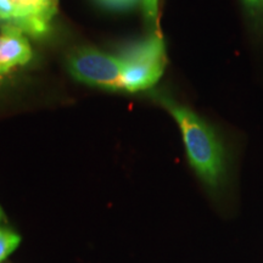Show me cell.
<instances>
[{"label": "cell", "instance_id": "6da1fadb", "mask_svg": "<svg viewBox=\"0 0 263 263\" xmlns=\"http://www.w3.org/2000/svg\"><path fill=\"white\" fill-rule=\"evenodd\" d=\"M160 103L178 123L189 162L197 176L210 188H218L224 180L227 168L221 138L199 115L172 98L160 95Z\"/></svg>", "mask_w": 263, "mask_h": 263}, {"label": "cell", "instance_id": "7a4b0ae2", "mask_svg": "<svg viewBox=\"0 0 263 263\" xmlns=\"http://www.w3.org/2000/svg\"><path fill=\"white\" fill-rule=\"evenodd\" d=\"M123 90L140 91L154 87L162 77L167 64L166 47L159 29L143 41L120 52Z\"/></svg>", "mask_w": 263, "mask_h": 263}, {"label": "cell", "instance_id": "3957f363", "mask_svg": "<svg viewBox=\"0 0 263 263\" xmlns=\"http://www.w3.org/2000/svg\"><path fill=\"white\" fill-rule=\"evenodd\" d=\"M68 70L77 81L108 90H123L122 65L117 57L81 48L68 57Z\"/></svg>", "mask_w": 263, "mask_h": 263}, {"label": "cell", "instance_id": "277c9868", "mask_svg": "<svg viewBox=\"0 0 263 263\" xmlns=\"http://www.w3.org/2000/svg\"><path fill=\"white\" fill-rule=\"evenodd\" d=\"M15 8V18L11 22L32 37H42L49 31L51 18L57 15L48 0H11Z\"/></svg>", "mask_w": 263, "mask_h": 263}, {"label": "cell", "instance_id": "5b68a950", "mask_svg": "<svg viewBox=\"0 0 263 263\" xmlns=\"http://www.w3.org/2000/svg\"><path fill=\"white\" fill-rule=\"evenodd\" d=\"M0 31V74L5 76L16 66L28 64L33 51L24 32L17 26L5 22Z\"/></svg>", "mask_w": 263, "mask_h": 263}, {"label": "cell", "instance_id": "8992f818", "mask_svg": "<svg viewBox=\"0 0 263 263\" xmlns=\"http://www.w3.org/2000/svg\"><path fill=\"white\" fill-rule=\"evenodd\" d=\"M252 29L263 35V0H240Z\"/></svg>", "mask_w": 263, "mask_h": 263}, {"label": "cell", "instance_id": "52a82bcc", "mask_svg": "<svg viewBox=\"0 0 263 263\" xmlns=\"http://www.w3.org/2000/svg\"><path fill=\"white\" fill-rule=\"evenodd\" d=\"M21 238L12 230L0 227V262L17 248Z\"/></svg>", "mask_w": 263, "mask_h": 263}, {"label": "cell", "instance_id": "ba28073f", "mask_svg": "<svg viewBox=\"0 0 263 263\" xmlns=\"http://www.w3.org/2000/svg\"><path fill=\"white\" fill-rule=\"evenodd\" d=\"M101 4L114 9H124L134 5L138 0H99Z\"/></svg>", "mask_w": 263, "mask_h": 263}, {"label": "cell", "instance_id": "9c48e42d", "mask_svg": "<svg viewBox=\"0 0 263 263\" xmlns=\"http://www.w3.org/2000/svg\"><path fill=\"white\" fill-rule=\"evenodd\" d=\"M5 83V76L4 74H0V89L3 88V85Z\"/></svg>", "mask_w": 263, "mask_h": 263}, {"label": "cell", "instance_id": "30bf717a", "mask_svg": "<svg viewBox=\"0 0 263 263\" xmlns=\"http://www.w3.org/2000/svg\"><path fill=\"white\" fill-rule=\"evenodd\" d=\"M49 3H50V4L54 6L55 9H58V0H48Z\"/></svg>", "mask_w": 263, "mask_h": 263}, {"label": "cell", "instance_id": "8fae6325", "mask_svg": "<svg viewBox=\"0 0 263 263\" xmlns=\"http://www.w3.org/2000/svg\"><path fill=\"white\" fill-rule=\"evenodd\" d=\"M3 219H4V213H3V210H2V207H0V222H2Z\"/></svg>", "mask_w": 263, "mask_h": 263}]
</instances>
